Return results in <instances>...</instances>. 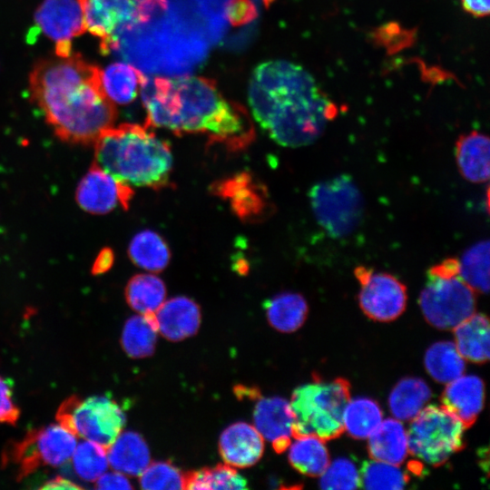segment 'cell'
I'll return each instance as SVG.
<instances>
[{"label":"cell","instance_id":"1","mask_svg":"<svg viewBox=\"0 0 490 490\" xmlns=\"http://www.w3.org/2000/svg\"><path fill=\"white\" fill-rule=\"evenodd\" d=\"M146 127H161L175 134H206L230 151L246 148L254 128L246 109L227 100L215 83L201 76H154L141 88Z\"/></svg>","mask_w":490,"mask_h":490},{"label":"cell","instance_id":"2","mask_svg":"<svg viewBox=\"0 0 490 490\" xmlns=\"http://www.w3.org/2000/svg\"><path fill=\"white\" fill-rule=\"evenodd\" d=\"M248 100L260 126L274 142L290 148L313 143L338 113L336 104L307 70L282 60L255 68Z\"/></svg>","mask_w":490,"mask_h":490},{"label":"cell","instance_id":"3","mask_svg":"<svg viewBox=\"0 0 490 490\" xmlns=\"http://www.w3.org/2000/svg\"><path fill=\"white\" fill-rule=\"evenodd\" d=\"M102 69L79 54L38 62L29 77L32 98L62 139L91 142L113 126L114 104L106 97Z\"/></svg>","mask_w":490,"mask_h":490},{"label":"cell","instance_id":"4","mask_svg":"<svg viewBox=\"0 0 490 490\" xmlns=\"http://www.w3.org/2000/svg\"><path fill=\"white\" fill-rule=\"evenodd\" d=\"M95 165L132 187L159 190L169 184L173 165L170 145L148 127H109L94 141Z\"/></svg>","mask_w":490,"mask_h":490},{"label":"cell","instance_id":"5","mask_svg":"<svg viewBox=\"0 0 490 490\" xmlns=\"http://www.w3.org/2000/svg\"><path fill=\"white\" fill-rule=\"evenodd\" d=\"M350 399V384L338 377L326 381L314 377L297 387L289 402L293 416L292 437L315 436L335 439L344 432L343 412Z\"/></svg>","mask_w":490,"mask_h":490},{"label":"cell","instance_id":"6","mask_svg":"<svg viewBox=\"0 0 490 490\" xmlns=\"http://www.w3.org/2000/svg\"><path fill=\"white\" fill-rule=\"evenodd\" d=\"M461 421L442 405L424 407L407 431L408 453L416 459L439 466L465 446Z\"/></svg>","mask_w":490,"mask_h":490},{"label":"cell","instance_id":"7","mask_svg":"<svg viewBox=\"0 0 490 490\" xmlns=\"http://www.w3.org/2000/svg\"><path fill=\"white\" fill-rule=\"evenodd\" d=\"M59 425L75 436L108 448L124 427L126 417L120 405L108 396L81 398L73 395L57 412Z\"/></svg>","mask_w":490,"mask_h":490},{"label":"cell","instance_id":"8","mask_svg":"<svg viewBox=\"0 0 490 490\" xmlns=\"http://www.w3.org/2000/svg\"><path fill=\"white\" fill-rule=\"evenodd\" d=\"M309 198L316 220L333 238L351 234L362 220V193L346 174L316 183L310 188Z\"/></svg>","mask_w":490,"mask_h":490},{"label":"cell","instance_id":"9","mask_svg":"<svg viewBox=\"0 0 490 490\" xmlns=\"http://www.w3.org/2000/svg\"><path fill=\"white\" fill-rule=\"evenodd\" d=\"M76 446L75 436L60 425L28 431L19 440L10 441L5 447L2 463L11 465L18 480L40 467H57L67 463Z\"/></svg>","mask_w":490,"mask_h":490},{"label":"cell","instance_id":"10","mask_svg":"<svg viewBox=\"0 0 490 490\" xmlns=\"http://www.w3.org/2000/svg\"><path fill=\"white\" fill-rule=\"evenodd\" d=\"M418 304L430 325L441 330L453 329L475 313V292L458 276H428Z\"/></svg>","mask_w":490,"mask_h":490},{"label":"cell","instance_id":"11","mask_svg":"<svg viewBox=\"0 0 490 490\" xmlns=\"http://www.w3.org/2000/svg\"><path fill=\"white\" fill-rule=\"evenodd\" d=\"M354 273L360 284V309L369 318L388 322L404 312L407 288L397 278L386 272H375L365 266L357 267Z\"/></svg>","mask_w":490,"mask_h":490},{"label":"cell","instance_id":"12","mask_svg":"<svg viewBox=\"0 0 490 490\" xmlns=\"http://www.w3.org/2000/svg\"><path fill=\"white\" fill-rule=\"evenodd\" d=\"M35 22L55 42V54H72V40L86 31L79 0H44L36 10Z\"/></svg>","mask_w":490,"mask_h":490},{"label":"cell","instance_id":"13","mask_svg":"<svg viewBox=\"0 0 490 490\" xmlns=\"http://www.w3.org/2000/svg\"><path fill=\"white\" fill-rule=\"evenodd\" d=\"M132 194V187L94 164L77 186L76 201L88 213L107 214L119 207L126 209Z\"/></svg>","mask_w":490,"mask_h":490},{"label":"cell","instance_id":"14","mask_svg":"<svg viewBox=\"0 0 490 490\" xmlns=\"http://www.w3.org/2000/svg\"><path fill=\"white\" fill-rule=\"evenodd\" d=\"M86 31L100 39L101 51L121 28L138 21L136 0H79Z\"/></svg>","mask_w":490,"mask_h":490},{"label":"cell","instance_id":"15","mask_svg":"<svg viewBox=\"0 0 490 490\" xmlns=\"http://www.w3.org/2000/svg\"><path fill=\"white\" fill-rule=\"evenodd\" d=\"M212 191L228 201L234 213L245 221L259 220L270 209L265 187L248 172L217 181Z\"/></svg>","mask_w":490,"mask_h":490},{"label":"cell","instance_id":"16","mask_svg":"<svg viewBox=\"0 0 490 490\" xmlns=\"http://www.w3.org/2000/svg\"><path fill=\"white\" fill-rule=\"evenodd\" d=\"M254 426L280 454L291 443L293 416L289 402L279 397L260 398L253 412Z\"/></svg>","mask_w":490,"mask_h":490},{"label":"cell","instance_id":"17","mask_svg":"<svg viewBox=\"0 0 490 490\" xmlns=\"http://www.w3.org/2000/svg\"><path fill=\"white\" fill-rule=\"evenodd\" d=\"M219 450L227 465L246 468L255 465L262 456L264 440L255 426L237 422L221 433Z\"/></svg>","mask_w":490,"mask_h":490},{"label":"cell","instance_id":"18","mask_svg":"<svg viewBox=\"0 0 490 490\" xmlns=\"http://www.w3.org/2000/svg\"><path fill=\"white\" fill-rule=\"evenodd\" d=\"M485 384L475 375H462L446 384L442 406L456 416L465 428L474 425L484 407Z\"/></svg>","mask_w":490,"mask_h":490},{"label":"cell","instance_id":"19","mask_svg":"<svg viewBox=\"0 0 490 490\" xmlns=\"http://www.w3.org/2000/svg\"><path fill=\"white\" fill-rule=\"evenodd\" d=\"M158 332L171 341L193 336L201 325V309L192 299L179 296L164 301L155 312Z\"/></svg>","mask_w":490,"mask_h":490},{"label":"cell","instance_id":"20","mask_svg":"<svg viewBox=\"0 0 490 490\" xmlns=\"http://www.w3.org/2000/svg\"><path fill=\"white\" fill-rule=\"evenodd\" d=\"M489 139L477 131L462 134L456 142V160L461 175L470 182L489 179Z\"/></svg>","mask_w":490,"mask_h":490},{"label":"cell","instance_id":"21","mask_svg":"<svg viewBox=\"0 0 490 490\" xmlns=\"http://www.w3.org/2000/svg\"><path fill=\"white\" fill-rule=\"evenodd\" d=\"M368 439L371 459L399 466L409 454L407 430L397 418L381 421Z\"/></svg>","mask_w":490,"mask_h":490},{"label":"cell","instance_id":"22","mask_svg":"<svg viewBox=\"0 0 490 490\" xmlns=\"http://www.w3.org/2000/svg\"><path fill=\"white\" fill-rule=\"evenodd\" d=\"M106 451L109 465L125 475H139L151 463L149 447L137 432L121 433Z\"/></svg>","mask_w":490,"mask_h":490},{"label":"cell","instance_id":"23","mask_svg":"<svg viewBox=\"0 0 490 490\" xmlns=\"http://www.w3.org/2000/svg\"><path fill=\"white\" fill-rule=\"evenodd\" d=\"M453 330L455 345L464 359L477 364L489 359V321L485 315L474 313Z\"/></svg>","mask_w":490,"mask_h":490},{"label":"cell","instance_id":"24","mask_svg":"<svg viewBox=\"0 0 490 490\" xmlns=\"http://www.w3.org/2000/svg\"><path fill=\"white\" fill-rule=\"evenodd\" d=\"M147 76L136 66L116 62L102 70L101 81L106 97L113 104L131 103L141 91Z\"/></svg>","mask_w":490,"mask_h":490},{"label":"cell","instance_id":"25","mask_svg":"<svg viewBox=\"0 0 490 490\" xmlns=\"http://www.w3.org/2000/svg\"><path fill=\"white\" fill-rule=\"evenodd\" d=\"M269 323L280 332L299 329L305 322L309 307L304 297L295 292H283L264 302Z\"/></svg>","mask_w":490,"mask_h":490},{"label":"cell","instance_id":"26","mask_svg":"<svg viewBox=\"0 0 490 490\" xmlns=\"http://www.w3.org/2000/svg\"><path fill=\"white\" fill-rule=\"evenodd\" d=\"M431 396V390L423 379L404 377L396 384L389 394L390 412L400 421H409L425 407Z\"/></svg>","mask_w":490,"mask_h":490},{"label":"cell","instance_id":"27","mask_svg":"<svg viewBox=\"0 0 490 490\" xmlns=\"http://www.w3.org/2000/svg\"><path fill=\"white\" fill-rule=\"evenodd\" d=\"M157 332L155 313L132 316L123 326L121 336L122 348L130 358L149 357L154 352Z\"/></svg>","mask_w":490,"mask_h":490},{"label":"cell","instance_id":"28","mask_svg":"<svg viewBox=\"0 0 490 490\" xmlns=\"http://www.w3.org/2000/svg\"><path fill=\"white\" fill-rule=\"evenodd\" d=\"M128 255L138 267L151 271L160 272L169 264L170 249L163 238L151 230H144L131 240Z\"/></svg>","mask_w":490,"mask_h":490},{"label":"cell","instance_id":"29","mask_svg":"<svg viewBox=\"0 0 490 490\" xmlns=\"http://www.w3.org/2000/svg\"><path fill=\"white\" fill-rule=\"evenodd\" d=\"M289 446V461L302 475L320 476L330 463L324 441L315 436L295 437Z\"/></svg>","mask_w":490,"mask_h":490},{"label":"cell","instance_id":"30","mask_svg":"<svg viewBox=\"0 0 490 490\" xmlns=\"http://www.w3.org/2000/svg\"><path fill=\"white\" fill-rule=\"evenodd\" d=\"M165 297L164 282L153 274H137L125 288L128 305L140 314L155 313L165 301Z\"/></svg>","mask_w":490,"mask_h":490},{"label":"cell","instance_id":"31","mask_svg":"<svg viewBox=\"0 0 490 490\" xmlns=\"http://www.w3.org/2000/svg\"><path fill=\"white\" fill-rule=\"evenodd\" d=\"M425 368L436 382L447 384L464 374L466 364L455 343L439 341L425 354Z\"/></svg>","mask_w":490,"mask_h":490},{"label":"cell","instance_id":"32","mask_svg":"<svg viewBox=\"0 0 490 490\" xmlns=\"http://www.w3.org/2000/svg\"><path fill=\"white\" fill-rule=\"evenodd\" d=\"M382 417V410L374 399H349L343 412L344 430L355 439H367L379 426Z\"/></svg>","mask_w":490,"mask_h":490},{"label":"cell","instance_id":"33","mask_svg":"<svg viewBox=\"0 0 490 490\" xmlns=\"http://www.w3.org/2000/svg\"><path fill=\"white\" fill-rule=\"evenodd\" d=\"M459 278L475 293L489 290V241L471 245L459 260Z\"/></svg>","mask_w":490,"mask_h":490},{"label":"cell","instance_id":"34","mask_svg":"<svg viewBox=\"0 0 490 490\" xmlns=\"http://www.w3.org/2000/svg\"><path fill=\"white\" fill-rule=\"evenodd\" d=\"M247 481L233 466L219 464L184 473V489H244Z\"/></svg>","mask_w":490,"mask_h":490},{"label":"cell","instance_id":"35","mask_svg":"<svg viewBox=\"0 0 490 490\" xmlns=\"http://www.w3.org/2000/svg\"><path fill=\"white\" fill-rule=\"evenodd\" d=\"M359 477L360 486L366 489H403L409 481L398 466L375 459L362 464Z\"/></svg>","mask_w":490,"mask_h":490},{"label":"cell","instance_id":"36","mask_svg":"<svg viewBox=\"0 0 490 490\" xmlns=\"http://www.w3.org/2000/svg\"><path fill=\"white\" fill-rule=\"evenodd\" d=\"M71 459L76 475L86 482L96 481L109 465L106 448L90 440L79 443Z\"/></svg>","mask_w":490,"mask_h":490},{"label":"cell","instance_id":"37","mask_svg":"<svg viewBox=\"0 0 490 490\" xmlns=\"http://www.w3.org/2000/svg\"><path fill=\"white\" fill-rule=\"evenodd\" d=\"M139 475L142 489H184V473L168 461L150 463Z\"/></svg>","mask_w":490,"mask_h":490},{"label":"cell","instance_id":"38","mask_svg":"<svg viewBox=\"0 0 490 490\" xmlns=\"http://www.w3.org/2000/svg\"><path fill=\"white\" fill-rule=\"evenodd\" d=\"M319 485L323 489H356L360 486L359 470L350 459L338 458L320 475Z\"/></svg>","mask_w":490,"mask_h":490},{"label":"cell","instance_id":"39","mask_svg":"<svg viewBox=\"0 0 490 490\" xmlns=\"http://www.w3.org/2000/svg\"><path fill=\"white\" fill-rule=\"evenodd\" d=\"M224 15L234 26L247 24L258 16V11L251 0H229L224 6Z\"/></svg>","mask_w":490,"mask_h":490},{"label":"cell","instance_id":"40","mask_svg":"<svg viewBox=\"0 0 490 490\" xmlns=\"http://www.w3.org/2000/svg\"><path fill=\"white\" fill-rule=\"evenodd\" d=\"M20 416V409L13 398L12 382L0 377V424L15 425Z\"/></svg>","mask_w":490,"mask_h":490},{"label":"cell","instance_id":"41","mask_svg":"<svg viewBox=\"0 0 490 490\" xmlns=\"http://www.w3.org/2000/svg\"><path fill=\"white\" fill-rule=\"evenodd\" d=\"M97 489H132V486L125 475L120 472L103 473L95 483Z\"/></svg>","mask_w":490,"mask_h":490},{"label":"cell","instance_id":"42","mask_svg":"<svg viewBox=\"0 0 490 490\" xmlns=\"http://www.w3.org/2000/svg\"><path fill=\"white\" fill-rule=\"evenodd\" d=\"M459 275V260L448 258L433 266L428 270V276L455 277ZM459 277V276H458Z\"/></svg>","mask_w":490,"mask_h":490},{"label":"cell","instance_id":"43","mask_svg":"<svg viewBox=\"0 0 490 490\" xmlns=\"http://www.w3.org/2000/svg\"><path fill=\"white\" fill-rule=\"evenodd\" d=\"M463 9L475 17H484L490 12V0H461Z\"/></svg>","mask_w":490,"mask_h":490},{"label":"cell","instance_id":"44","mask_svg":"<svg viewBox=\"0 0 490 490\" xmlns=\"http://www.w3.org/2000/svg\"><path fill=\"white\" fill-rule=\"evenodd\" d=\"M41 489H82L81 485L74 484L67 478L63 476H55L47 482H45L41 487Z\"/></svg>","mask_w":490,"mask_h":490},{"label":"cell","instance_id":"45","mask_svg":"<svg viewBox=\"0 0 490 490\" xmlns=\"http://www.w3.org/2000/svg\"><path fill=\"white\" fill-rule=\"evenodd\" d=\"M113 255L110 250H105L100 253L94 264L93 271L95 273L105 272L113 264Z\"/></svg>","mask_w":490,"mask_h":490}]
</instances>
